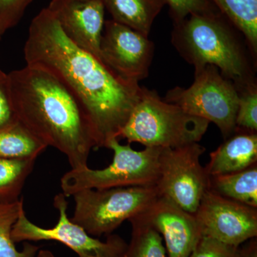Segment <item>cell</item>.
Here are the masks:
<instances>
[{
	"label": "cell",
	"mask_w": 257,
	"mask_h": 257,
	"mask_svg": "<svg viewBox=\"0 0 257 257\" xmlns=\"http://www.w3.org/2000/svg\"><path fill=\"white\" fill-rule=\"evenodd\" d=\"M18 121L39 140L62 152L72 169L87 167L96 147L92 126L77 98L53 74L27 64L7 74Z\"/></svg>",
	"instance_id": "2"
},
{
	"label": "cell",
	"mask_w": 257,
	"mask_h": 257,
	"mask_svg": "<svg viewBox=\"0 0 257 257\" xmlns=\"http://www.w3.org/2000/svg\"><path fill=\"white\" fill-rule=\"evenodd\" d=\"M106 148L114 152L112 162L102 170L87 167L72 169L61 179L62 193L68 197L82 189L156 185L159 179L161 147H145L136 151L131 145H121L112 138Z\"/></svg>",
	"instance_id": "5"
},
{
	"label": "cell",
	"mask_w": 257,
	"mask_h": 257,
	"mask_svg": "<svg viewBox=\"0 0 257 257\" xmlns=\"http://www.w3.org/2000/svg\"><path fill=\"white\" fill-rule=\"evenodd\" d=\"M246 39L253 60L257 54V0H209Z\"/></svg>",
	"instance_id": "17"
},
{
	"label": "cell",
	"mask_w": 257,
	"mask_h": 257,
	"mask_svg": "<svg viewBox=\"0 0 257 257\" xmlns=\"http://www.w3.org/2000/svg\"><path fill=\"white\" fill-rule=\"evenodd\" d=\"M32 0H0V36L15 26Z\"/></svg>",
	"instance_id": "24"
},
{
	"label": "cell",
	"mask_w": 257,
	"mask_h": 257,
	"mask_svg": "<svg viewBox=\"0 0 257 257\" xmlns=\"http://www.w3.org/2000/svg\"><path fill=\"white\" fill-rule=\"evenodd\" d=\"M112 20L148 37L166 0H102Z\"/></svg>",
	"instance_id": "15"
},
{
	"label": "cell",
	"mask_w": 257,
	"mask_h": 257,
	"mask_svg": "<svg viewBox=\"0 0 257 257\" xmlns=\"http://www.w3.org/2000/svg\"><path fill=\"white\" fill-rule=\"evenodd\" d=\"M207 120L192 116L161 99L156 91L143 87L141 98L118 135L128 144L176 148L198 143L207 133Z\"/></svg>",
	"instance_id": "4"
},
{
	"label": "cell",
	"mask_w": 257,
	"mask_h": 257,
	"mask_svg": "<svg viewBox=\"0 0 257 257\" xmlns=\"http://www.w3.org/2000/svg\"><path fill=\"white\" fill-rule=\"evenodd\" d=\"M47 8L71 41L101 60L100 42L105 23L102 0H52Z\"/></svg>",
	"instance_id": "13"
},
{
	"label": "cell",
	"mask_w": 257,
	"mask_h": 257,
	"mask_svg": "<svg viewBox=\"0 0 257 257\" xmlns=\"http://www.w3.org/2000/svg\"><path fill=\"white\" fill-rule=\"evenodd\" d=\"M1 37H1V36H0V40H1Z\"/></svg>",
	"instance_id": "29"
},
{
	"label": "cell",
	"mask_w": 257,
	"mask_h": 257,
	"mask_svg": "<svg viewBox=\"0 0 257 257\" xmlns=\"http://www.w3.org/2000/svg\"><path fill=\"white\" fill-rule=\"evenodd\" d=\"M36 257H55V256L49 250L40 249Z\"/></svg>",
	"instance_id": "28"
},
{
	"label": "cell",
	"mask_w": 257,
	"mask_h": 257,
	"mask_svg": "<svg viewBox=\"0 0 257 257\" xmlns=\"http://www.w3.org/2000/svg\"><path fill=\"white\" fill-rule=\"evenodd\" d=\"M154 50L148 37L112 20L104 23L101 60L123 78L138 82L147 78Z\"/></svg>",
	"instance_id": "11"
},
{
	"label": "cell",
	"mask_w": 257,
	"mask_h": 257,
	"mask_svg": "<svg viewBox=\"0 0 257 257\" xmlns=\"http://www.w3.org/2000/svg\"><path fill=\"white\" fill-rule=\"evenodd\" d=\"M24 209L23 199L0 207V257H36L39 246L26 242L18 251L12 238V230Z\"/></svg>",
	"instance_id": "21"
},
{
	"label": "cell",
	"mask_w": 257,
	"mask_h": 257,
	"mask_svg": "<svg viewBox=\"0 0 257 257\" xmlns=\"http://www.w3.org/2000/svg\"><path fill=\"white\" fill-rule=\"evenodd\" d=\"M236 30L220 12L192 15L174 23L172 42L195 71L214 65L241 89L255 83L254 73Z\"/></svg>",
	"instance_id": "3"
},
{
	"label": "cell",
	"mask_w": 257,
	"mask_h": 257,
	"mask_svg": "<svg viewBox=\"0 0 257 257\" xmlns=\"http://www.w3.org/2000/svg\"><path fill=\"white\" fill-rule=\"evenodd\" d=\"M67 197L60 193L54 198V207L58 211L57 224L45 229L29 220L25 209L22 211L12 230L15 243L22 241H56L63 243L78 257H118L124 251L127 243L121 236L110 234L105 241L88 234L80 226L70 220L67 214Z\"/></svg>",
	"instance_id": "9"
},
{
	"label": "cell",
	"mask_w": 257,
	"mask_h": 257,
	"mask_svg": "<svg viewBox=\"0 0 257 257\" xmlns=\"http://www.w3.org/2000/svg\"><path fill=\"white\" fill-rule=\"evenodd\" d=\"M209 189L231 200L257 208V164L234 173L211 176Z\"/></svg>",
	"instance_id": "16"
},
{
	"label": "cell",
	"mask_w": 257,
	"mask_h": 257,
	"mask_svg": "<svg viewBox=\"0 0 257 257\" xmlns=\"http://www.w3.org/2000/svg\"><path fill=\"white\" fill-rule=\"evenodd\" d=\"M205 151V147L192 143L162 148L159 157V179L155 185L159 195L192 214L209 189V176L200 163Z\"/></svg>",
	"instance_id": "8"
},
{
	"label": "cell",
	"mask_w": 257,
	"mask_h": 257,
	"mask_svg": "<svg viewBox=\"0 0 257 257\" xmlns=\"http://www.w3.org/2000/svg\"><path fill=\"white\" fill-rule=\"evenodd\" d=\"M18 122L13 108L8 87V75L0 72V130L10 127Z\"/></svg>",
	"instance_id": "26"
},
{
	"label": "cell",
	"mask_w": 257,
	"mask_h": 257,
	"mask_svg": "<svg viewBox=\"0 0 257 257\" xmlns=\"http://www.w3.org/2000/svg\"><path fill=\"white\" fill-rule=\"evenodd\" d=\"M1 71H2L1 69H0V72H1Z\"/></svg>",
	"instance_id": "30"
},
{
	"label": "cell",
	"mask_w": 257,
	"mask_h": 257,
	"mask_svg": "<svg viewBox=\"0 0 257 257\" xmlns=\"http://www.w3.org/2000/svg\"><path fill=\"white\" fill-rule=\"evenodd\" d=\"M47 147L19 121L0 130V159H37Z\"/></svg>",
	"instance_id": "19"
},
{
	"label": "cell",
	"mask_w": 257,
	"mask_h": 257,
	"mask_svg": "<svg viewBox=\"0 0 257 257\" xmlns=\"http://www.w3.org/2000/svg\"><path fill=\"white\" fill-rule=\"evenodd\" d=\"M236 116V130L257 131V87L256 82L241 89Z\"/></svg>",
	"instance_id": "22"
},
{
	"label": "cell",
	"mask_w": 257,
	"mask_h": 257,
	"mask_svg": "<svg viewBox=\"0 0 257 257\" xmlns=\"http://www.w3.org/2000/svg\"><path fill=\"white\" fill-rule=\"evenodd\" d=\"M239 257H257L256 238L248 240L243 246H239Z\"/></svg>",
	"instance_id": "27"
},
{
	"label": "cell",
	"mask_w": 257,
	"mask_h": 257,
	"mask_svg": "<svg viewBox=\"0 0 257 257\" xmlns=\"http://www.w3.org/2000/svg\"><path fill=\"white\" fill-rule=\"evenodd\" d=\"M131 239L118 257H167L161 235L138 215L128 220Z\"/></svg>",
	"instance_id": "20"
},
{
	"label": "cell",
	"mask_w": 257,
	"mask_h": 257,
	"mask_svg": "<svg viewBox=\"0 0 257 257\" xmlns=\"http://www.w3.org/2000/svg\"><path fill=\"white\" fill-rule=\"evenodd\" d=\"M257 164V134L236 130L209 155L205 167L209 177L246 170Z\"/></svg>",
	"instance_id": "14"
},
{
	"label": "cell",
	"mask_w": 257,
	"mask_h": 257,
	"mask_svg": "<svg viewBox=\"0 0 257 257\" xmlns=\"http://www.w3.org/2000/svg\"><path fill=\"white\" fill-rule=\"evenodd\" d=\"M202 236L240 246L257 236V208L208 189L194 214Z\"/></svg>",
	"instance_id": "10"
},
{
	"label": "cell",
	"mask_w": 257,
	"mask_h": 257,
	"mask_svg": "<svg viewBox=\"0 0 257 257\" xmlns=\"http://www.w3.org/2000/svg\"><path fill=\"white\" fill-rule=\"evenodd\" d=\"M156 186L82 189L74 193L70 220L92 236H107L159 197Z\"/></svg>",
	"instance_id": "6"
},
{
	"label": "cell",
	"mask_w": 257,
	"mask_h": 257,
	"mask_svg": "<svg viewBox=\"0 0 257 257\" xmlns=\"http://www.w3.org/2000/svg\"><path fill=\"white\" fill-rule=\"evenodd\" d=\"M37 158L0 159V207L20 200L27 179Z\"/></svg>",
	"instance_id": "18"
},
{
	"label": "cell",
	"mask_w": 257,
	"mask_h": 257,
	"mask_svg": "<svg viewBox=\"0 0 257 257\" xmlns=\"http://www.w3.org/2000/svg\"><path fill=\"white\" fill-rule=\"evenodd\" d=\"M24 53L28 65L53 74L77 98L92 126L97 148L118 139L141 98L139 82L123 78L71 41L47 8L32 20Z\"/></svg>",
	"instance_id": "1"
},
{
	"label": "cell",
	"mask_w": 257,
	"mask_h": 257,
	"mask_svg": "<svg viewBox=\"0 0 257 257\" xmlns=\"http://www.w3.org/2000/svg\"><path fill=\"white\" fill-rule=\"evenodd\" d=\"M165 241L168 257H189L202 232L194 214L159 196L138 215Z\"/></svg>",
	"instance_id": "12"
},
{
	"label": "cell",
	"mask_w": 257,
	"mask_h": 257,
	"mask_svg": "<svg viewBox=\"0 0 257 257\" xmlns=\"http://www.w3.org/2000/svg\"><path fill=\"white\" fill-rule=\"evenodd\" d=\"M174 23L192 15H205L219 12L209 0H166Z\"/></svg>",
	"instance_id": "23"
},
{
	"label": "cell",
	"mask_w": 257,
	"mask_h": 257,
	"mask_svg": "<svg viewBox=\"0 0 257 257\" xmlns=\"http://www.w3.org/2000/svg\"><path fill=\"white\" fill-rule=\"evenodd\" d=\"M239 92L231 80L214 65L195 71L190 87H176L167 92L164 100L182 108L192 116L215 124L224 140L236 130Z\"/></svg>",
	"instance_id": "7"
},
{
	"label": "cell",
	"mask_w": 257,
	"mask_h": 257,
	"mask_svg": "<svg viewBox=\"0 0 257 257\" xmlns=\"http://www.w3.org/2000/svg\"><path fill=\"white\" fill-rule=\"evenodd\" d=\"M239 246L202 236L189 257H239Z\"/></svg>",
	"instance_id": "25"
}]
</instances>
